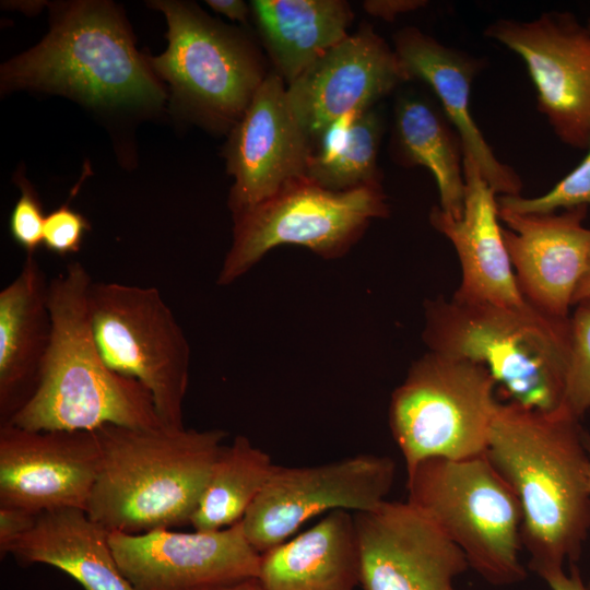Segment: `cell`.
I'll return each instance as SVG.
<instances>
[{"mask_svg":"<svg viewBox=\"0 0 590 590\" xmlns=\"http://www.w3.org/2000/svg\"><path fill=\"white\" fill-rule=\"evenodd\" d=\"M388 214L381 185L329 190L306 175L272 197L233 215V243L217 276L228 285L280 245H298L324 257L344 253L368 223Z\"/></svg>","mask_w":590,"mask_h":590,"instance_id":"obj_9","label":"cell"},{"mask_svg":"<svg viewBox=\"0 0 590 590\" xmlns=\"http://www.w3.org/2000/svg\"><path fill=\"white\" fill-rule=\"evenodd\" d=\"M589 297H590V258L588 260L585 272L582 273L576 286V290L573 296V305H577L579 302Z\"/></svg>","mask_w":590,"mask_h":590,"instance_id":"obj_36","label":"cell"},{"mask_svg":"<svg viewBox=\"0 0 590 590\" xmlns=\"http://www.w3.org/2000/svg\"><path fill=\"white\" fill-rule=\"evenodd\" d=\"M393 152L402 165L426 167L438 187L439 208L453 219L462 216V143L442 111L421 97L401 96L394 107Z\"/></svg>","mask_w":590,"mask_h":590,"instance_id":"obj_25","label":"cell"},{"mask_svg":"<svg viewBox=\"0 0 590 590\" xmlns=\"http://www.w3.org/2000/svg\"><path fill=\"white\" fill-rule=\"evenodd\" d=\"M251 8L276 73L286 85L347 35L353 14L342 0H255Z\"/></svg>","mask_w":590,"mask_h":590,"instance_id":"obj_24","label":"cell"},{"mask_svg":"<svg viewBox=\"0 0 590 590\" xmlns=\"http://www.w3.org/2000/svg\"><path fill=\"white\" fill-rule=\"evenodd\" d=\"M544 580L551 590H588L576 564H570L569 574L560 569L547 575Z\"/></svg>","mask_w":590,"mask_h":590,"instance_id":"obj_34","label":"cell"},{"mask_svg":"<svg viewBox=\"0 0 590 590\" xmlns=\"http://www.w3.org/2000/svg\"><path fill=\"white\" fill-rule=\"evenodd\" d=\"M117 565L135 590H209L257 578L260 553L240 521L216 531L109 532Z\"/></svg>","mask_w":590,"mask_h":590,"instance_id":"obj_14","label":"cell"},{"mask_svg":"<svg viewBox=\"0 0 590 590\" xmlns=\"http://www.w3.org/2000/svg\"><path fill=\"white\" fill-rule=\"evenodd\" d=\"M206 4L215 12L234 21L246 22L248 5L240 0H208Z\"/></svg>","mask_w":590,"mask_h":590,"instance_id":"obj_35","label":"cell"},{"mask_svg":"<svg viewBox=\"0 0 590 590\" xmlns=\"http://www.w3.org/2000/svg\"><path fill=\"white\" fill-rule=\"evenodd\" d=\"M408 78L396 51L362 25L286 85L290 106L311 140L340 119L373 108Z\"/></svg>","mask_w":590,"mask_h":590,"instance_id":"obj_16","label":"cell"},{"mask_svg":"<svg viewBox=\"0 0 590 590\" xmlns=\"http://www.w3.org/2000/svg\"><path fill=\"white\" fill-rule=\"evenodd\" d=\"M496 382L479 363L429 352L393 391L389 425L406 471L430 458L461 460L485 453Z\"/></svg>","mask_w":590,"mask_h":590,"instance_id":"obj_7","label":"cell"},{"mask_svg":"<svg viewBox=\"0 0 590 590\" xmlns=\"http://www.w3.org/2000/svg\"><path fill=\"white\" fill-rule=\"evenodd\" d=\"M394 474L392 459L368 453L314 467L275 465L240 521L244 534L263 553L318 515L370 510L386 500Z\"/></svg>","mask_w":590,"mask_h":590,"instance_id":"obj_11","label":"cell"},{"mask_svg":"<svg viewBox=\"0 0 590 590\" xmlns=\"http://www.w3.org/2000/svg\"><path fill=\"white\" fill-rule=\"evenodd\" d=\"M1 85L63 93L91 104H156L164 98L117 12L92 1L67 5L37 46L2 66Z\"/></svg>","mask_w":590,"mask_h":590,"instance_id":"obj_5","label":"cell"},{"mask_svg":"<svg viewBox=\"0 0 590 590\" xmlns=\"http://www.w3.org/2000/svg\"><path fill=\"white\" fill-rule=\"evenodd\" d=\"M570 359L565 406L577 417L590 410V297L570 317Z\"/></svg>","mask_w":590,"mask_h":590,"instance_id":"obj_29","label":"cell"},{"mask_svg":"<svg viewBox=\"0 0 590 590\" xmlns=\"http://www.w3.org/2000/svg\"><path fill=\"white\" fill-rule=\"evenodd\" d=\"M464 209L460 219L434 206L432 225L453 245L461 264L462 279L453 298L521 308L523 297L507 252L498 223L496 192L475 163L463 158Z\"/></svg>","mask_w":590,"mask_h":590,"instance_id":"obj_19","label":"cell"},{"mask_svg":"<svg viewBox=\"0 0 590 590\" xmlns=\"http://www.w3.org/2000/svg\"><path fill=\"white\" fill-rule=\"evenodd\" d=\"M38 515L17 507L0 506L1 557L10 554L13 545L34 527Z\"/></svg>","mask_w":590,"mask_h":590,"instance_id":"obj_32","label":"cell"},{"mask_svg":"<svg viewBox=\"0 0 590 590\" xmlns=\"http://www.w3.org/2000/svg\"><path fill=\"white\" fill-rule=\"evenodd\" d=\"M274 467L269 453L247 437L236 436L214 462L190 526L197 531H216L241 521Z\"/></svg>","mask_w":590,"mask_h":590,"instance_id":"obj_26","label":"cell"},{"mask_svg":"<svg viewBox=\"0 0 590 590\" xmlns=\"http://www.w3.org/2000/svg\"><path fill=\"white\" fill-rule=\"evenodd\" d=\"M49 283L26 255L16 278L0 292V426L34 397L51 343Z\"/></svg>","mask_w":590,"mask_h":590,"instance_id":"obj_21","label":"cell"},{"mask_svg":"<svg viewBox=\"0 0 590 590\" xmlns=\"http://www.w3.org/2000/svg\"><path fill=\"white\" fill-rule=\"evenodd\" d=\"M583 160L546 193L526 198L499 196L498 206L521 214H545L590 205V142Z\"/></svg>","mask_w":590,"mask_h":590,"instance_id":"obj_28","label":"cell"},{"mask_svg":"<svg viewBox=\"0 0 590 590\" xmlns=\"http://www.w3.org/2000/svg\"><path fill=\"white\" fill-rule=\"evenodd\" d=\"M579 417L498 402L485 456L517 495L528 567L542 579L577 564L590 532L589 455Z\"/></svg>","mask_w":590,"mask_h":590,"instance_id":"obj_1","label":"cell"},{"mask_svg":"<svg viewBox=\"0 0 590 590\" xmlns=\"http://www.w3.org/2000/svg\"><path fill=\"white\" fill-rule=\"evenodd\" d=\"M311 141L296 119L286 84L269 73L240 119L226 149L234 177L228 205L233 215L272 197L287 181L306 175Z\"/></svg>","mask_w":590,"mask_h":590,"instance_id":"obj_17","label":"cell"},{"mask_svg":"<svg viewBox=\"0 0 590 590\" xmlns=\"http://www.w3.org/2000/svg\"><path fill=\"white\" fill-rule=\"evenodd\" d=\"M264 590H354L359 582L353 514L338 509L291 540L260 553Z\"/></svg>","mask_w":590,"mask_h":590,"instance_id":"obj_22","label":"cell"},{"mask_svg":"<svg viewBox=\"0 0 590 590\" xmlns=\"http://www.w3.org/2000/svg\"><path fill=\"white\" fill-rule=\"evenodd\" d=\"M90 228V223L81 213L62 204L46 215L43 245L60 257L75 253L81 249Z\"/></svg>","mask_w":590,"mask_h":590,"instance_id":"obj_31","label":"cell"},{"mask_svg":"<svg viewBox=\"0 0 590 590\" xmlns=\"http://www.w3.org/2000/svg\"><path fill=\"white\" fill-rule=\"evenodd\" d=\"M14 180L21 194L10 215V233L26 255H35L43 244V233L46 215H44L40 199L31 182L22 172H17Z\"/></svg>","mask_w":590,"mask_h":590,"instance_id":"obj_30","label":"cell"},{"mask_svg":"<svg viewBox=\"0 0 590 590\" xmlns=\"http://www.w3.org/2000/svg\"><path fill=\"white\" fill-rule=\"evenodd\" d=\"M363 590H456L470 566L462 550L420 508L385 500L353 514Z\"/></svg>","mask_w":590,"mask_h":590,"instance_id":"obj_13","label":"cell"},{"mask_svg":"<svg viewBox=\"0 0 590 590\" xmlns=\"http://www.w3.org/2000/svg\"><path fill=\"white\" fill-rule=\"evenodd\" d=\"M151 4L165 14L168 25V47L148 59L151 69L206 119L235 125L267 76L255 48L186 3Z\"/></svg>","mask_w":590,"mask_h":590,"instance_id":"obj_10","label":"cell"},{"mask_svg":"<svg viewBox=\"0 0 590 590\" xmlns=\"http://www.w3.org/2000/svg\"><path fill=\"white\" fill-rule=\"evenodd\" d=\"M87 304L92 332L107 366L149 390L163 426L185 427L190 346L160 291L93 281Z\"/></svg>","mask_w":590,"mask_h":590,"instance_id":"obj_8","label":"cell"},{"mask_svg":"<svg viewBox=\"0 0 590 590\" xmlns=\"http://www.w3.org/2000/svg\"><path fill=\"white\" fill-rule=\"evenodd\" d=\"M102 459L95 430L0 426V506L86 510Z\"/></svg>","mask_w":590,"mask_h":590,"instance_id":"obj_15","label":"cell"},{"mask_svg":"<svg viewBox=\"0 0 590 590\" xmlns=\"http://www.w3.org/2000/svg\"><path fill=\"white\" fill-rule=\"evenodd\" d=\"M382 130V119L374 108L340 119L318 140L306 176L332 191L380 185L377 155Z\"/></svg>","mask_w":590,"mask_h":590,"instance_id":"obj_27","label":"cell"},{"mask_svg":"<svg viewBox=\"0 0 590 590\" xmlns=\"http://www.w3.org/2000/svg\"><path fill=\"white\" fill-rule=\"evenodd\" d=\"M585 445L589 455V462H590V434L585 432ZM589 481H590V463H589ZM588 590H590V581L587 586Z\"/></svg>","mask_w":590,"mask_h":590,"instance_id":"obj_38","label":"cell"},{"mask_svg":"<svg viewBox=\"0 0 590 590\" xmlns=\"http://www.w3.org/2000/svg\"><path fill=\"white\" fill-rule=\"evenodd\" d=\"M570 317L521 308L436 299L426 304L430 352L484 365L507 402L543 412L565 406Z\"/></svg>","mask_w":590,"mask_h":590,"instance_id":"obj_4","label":"cell"},{"mask_svg":"<svg viewBox=\"0 0 590 590\" xmlns=\"http://www.w3.org/2000/svg\"><path fill=\"white\" fill-rule=\"evenodd\" d=\"M10 554L24 563L54 566L84 590H135L117 565L109 531L82 509L39 514L34 527L13 545Z\"/></svg>","mask_w":590,"mask_h":590,"instance_id":"obj_23","label":"cell"},{"mask_svg":"<svg viewBox=\"0 0 590 590\" xmlns=\"http://www.w3.org/2000/svg\"><path fill=\"white\" fill-rule=\"evenodd\" d=\"M588 27H589V30H590V21H589V23H588Z\"/></svg>","mask_w":590,"mask_h":590,"instance_id":"obj_39","label":"cell"},{"mask_svg":"<svg viewBox=\"0 0 590 590\" xmlns=\"http://www.w3.org/2000/svg\"><path fill=\"white\" fill-rule=\"evenodd\" d=\"M485 36L516 52L535 86L538 109L566 145L590 142V30L571 12L548 11L531 21L499 19Z\"/></svg>","mask_w":590,"mask_h":590,"instance_id":"obj_12","label":"cell"},{"mask_svg":"<svg viewBox=\"0 0 590 590\" xmlns=\"http://www.w3.org/2000/svg\"><path fill=\"white\" fill-rule=\"evenodd\" d=\"M101 467L86 514L109 532L190 524L226 433L104 425Z\"/></svg>","mask_w":590,"mask_h":590,"instance_id":"obj_2","label":"cell"},{"mask_svg":"<svg viewBox=\"0 0 590 590\" xmlns=\"http://www.w3.org/2000/svg\"><path fill=\"white\" fill-rule=\"evenodd\" d=\"M588 206L557 213L521 214L498 206L502 228L518 286L540 311L569 318L576 286L590 258Z\"/></svg>","mask_w":590,"mask_h":590,"instance_id":"obj_18","label":"cell"},{"mask_svg":"<svg viewBox=\"0 0 590 590\" xmlns=\"http://www.w3.org/2000/svg\"><path fill=\"white\" fill-rule=\"evenodd\" d=\"M426 3L423 0H367L363 8L373 16L393 21L399 14L414 11Z\"/></svg>","mask_w":590,"mask_h":590,"instance_id":"obj_33","label":"cell"},{"mask_svg":"<svg viewBox=\"0 0 590 590\" xmlns=\"http://www.w3.org/2000/svg\"><path fill=\"white\" fill-rule=\"evenodd\" d=\"M393 44L408 78L424 81L439 99L461 140L464 157L475 163L497 194L519 196L521 178L495 156L471 113V87L484 67L482 59L442 45L415 27L398 31Z\"/></svg>","mask_w":590,"mask_h":590,"instance_id":"obj_20","label":"cell"},{"mask_svg":"<svg viewBox=\"0 0 590 590\" xmlns=\"http://www.w3.org/2000/svg\"><path fill=\"white\" fill-rule=\"evenodd\" d=\"M406 474L408 502L441 528L484 580L510 586L526 579L521 506L485 453L426 459Z\"/></svg>","mask_w":590,"mask_h":590,"instance_id":"obj_6","label":"cell"},{"mask_svg":"<svg viewBox=\"0 0 590 590\" xmlns=\"http://www.w3.org/2000/svg\"><path fill=\"white\" fill-rule=\"evenodd\" d=\"M93 283L71 262L49 283L51 343L38 388L9 424L31 430H96L104 425L152 428L162 423L149 390L104 362L88 316Z\"/></svg>","mask_w":590,"mask_h":590,"instance_id":"obj_3","label":"cell"},{"mask_svg":"<svg viewBox=\"0 0 590 590\" xmlns=\"http://www.w3.org/2000/svg\"><path fill=\"white\" fill-rule=\"evenodd\" d=\"M209 590H264L257 578L246 579L239 582L212 588Z\"/></svg>","mask_w":590,"mask_h":590,"instance_id":"obj_37","label":"cell"}]
</instances>
